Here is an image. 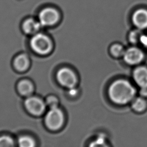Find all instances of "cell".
Listing matches in <instances>:
<instances>
[{"label":"cell","mask_w":147,"mask_h":147,"mask_svg":"<svg viewBox=\"0 0 147 147\" xmlns=\"http://www.w3.org/2000/svg\"><path fill=\"white\" fill-rule=\"evenodd\" d=\"M132 21L137 28L142 30L147 28V10L139 9L132 16Z\"/></svg>","instance_id":"9c48e42d"},{"label":"cell","mask_w":147,"mask_h":147,"mask_svg":"<svg viewBox=\"0 0 147 147\" xmlns=\"http://www.w3.org/2000/svg\"><path fill=\"white\" fill-rule=\"evenodd\" d=\"M139 42H140L144 47L147 48V35L142 33L140 37Z\"/></svg>","instance_id":"ffe728a7"},{"label":"cell","mask_w":147,"mask_h":147,"mask_svg":"<svg viewBox=\"0 0 147 147\" xmlns=\"http://www.w3.org/2000/svg\"><path fill=\"white\" fill-rule=\"evenodd\" d=\"M25 107L29 113L33 115H40L45 110V104L39 98L29 97L25 102Z\"/></svg>","instance_id":"ba28073f"},{"label":"cell","mask_w":147,"mask_h":147,"mask_svg":"<svg viewBox=\"0 0 147 147\" xmlns=\"http://www.w3.org/2000/svg\"><path fill=\"white\" fill-rule=\"evenodd\" d=\"M0 147H14L13 141L7 136L0 137Z\"/></svg>","instance_id":"ac0fdd59"},{"label":"cell","mask_w":147,"mask_h":147,"mask_svg":"<svg viewBox=\"0 0 147 147\" xmlns=\"http://www.w3.org/2000/svg\"><path fill=\"white\" fill-rule=\"evenodd\" d=\"M64 122V115L62 111L57 107L51 108L45 117V123L48 127L52 130L59 129Z\"/></svg>","instance_id":"5b68a950"},{"label":"cell","mask_w":147,"mask_h":147,"mask_svg":"<svg viewBox=\"0 0 147 147\" xmlns=\"http://www.w3.org/2000/svg\"><path fill=\"white\" fill-rule=\"evenodd\" d=\"M133 79L141 88L147 87V68L138 67L133 71Z\"/></svg>","instance_id":"30bf717a"},{"label":"cell","mask_w":147,"mask_h":147,"mask_svg":"<svg viewBox=\"0 0 147 147\" xmlns=\"http://www.w3.org/2000/svg\"><path fill=\"white\" fill-rule=\"evenodd\" d=\"M36 17L44 30L57 25L61 20L62 15L57 7L46 5L38 10Z\"/></svg>","instance_id":"3957f363"},{"label":"cell","mask_w":147,"mask_h":147,"mask_svg":"<svg viewBox=\"0 0 147 147\" xmlns=\"http://www.w3.org/2000/svg\"><path fill=\"white\" fill-rule=\"evenodd\" d=\"M69 93L71 95H75L76 93H77V91L76 90L74 87H71L69 88Z\"/></svg>","instance_id":"7402d4cb"},{"label":"cell","mask_w":147,"mask_h":147,"mask_svg":"<svg viewBox=\"0 0 147 147\" xmlns=\"http://www.w3.org/2000/svg\"><path fill=\"white\" fill-rule=\"evenodd\" d=\"M14 67L20 71H22L25 70L29 65V59L27 55L25 53H20L18 55L14 60Z\"/></svg>","instance_id":"8fae6325"},{"label":"cell","mask_w":147,"mask_h":147,"mask_svg":"<svg viewBox=\"0 0 147 147\" xmlns=\"http://www.w3.org/2000/svg\"><path fill=\"white\" fill-rule=\"evenodd\" d=\"M47 104L50 107V108L56 107L58 104L57 99L53 96H49L47 98Z\"/></svg>","instance_id":"d6986e66"},{"label":"cell","mask_w":147,"mask_h":147,"mask_svg":"<svg viewBox=\"0 0 147 147\" xmlns=\"http://www.w3.org/2000/svg\"><path fill=\"white\" fill-rule=\"evenodd\" d=\"M124 61L128 64L136 65L139 64L144 59L143 52L138 48L132 47L125 50L123 55Z\"/></svg>","instance_id":"52a82bcc"},{"label":"cell","mask_w":147,"mask_h":147,"mask_svg":"<svg viewBox=\"0 0 147 147\" xmlns=\"http://www.w3.org/2000/svg\"><path fill=\"white\" fill-rule=\"evenodd\" d=\"M28 46L36 54L46 56L54 49V42L51 36L44 30L28 38Z\"/></svg>","instance_id":"7a4b0ae2"},{"label":"cell","mask_w":147,"mask_h":147,"mask_svg":"<svg viewBox=\"0 0 147 147\" xmlns=\"http://www.w3.org/2000/svg\"><path fill=\"white\" fill-rule=\"evenodd\" d=\"M18 90L22 95L28 96L32 93L33 87L30 82L23 80L19 83L18 85Z\"/></svg>","instance_id":"7c38bea8"},{"label":"cell","mask_w":147,"mask_h":147,"mask_svg":"<svg viewBox=\"0 0 147 147\" xmlns=\"http://www.w3.org/2000/svg\"><path fill=\"white\" fill-rule=\"evenodd\" d=\"M142 30L137 28L131 31L129 34V40L132 44H137L139 42L141 36L142 34Z\"/></svg>","instance_id":"9a60e30c"},{"label":"cell","mask_w":147,"mask_h":147,"mask_svg":"<svg viewBox=\"0 0 147 147\" xmlns=\"http://www.w3.org/2000/svg\"><path fill=\"white\" fill-rule=\"evenodd\" d=\"M19 147H35L34 141L28 136H23L18 140Z\"/></svg>","instance_id":"5bb4252c"},{"label":"cell","mask_w":147,"mask_h":147,"mask_svg":"<svg viewBox=\"0 0 147 147\" xmlns=\"http://www.w3.org/2000/svg\"><path fill=\"white\" fill-rule=\"evenodd\" d=\"M131 107L136 111H142L146 107V102L142 98L137 97L133 99Z\"/></svg>","instance_id":"4fadbf2b"},{"label":"cell","mask_w":147,"mask_h":147,"mask_svg":"<svg viewBox=\"0 0 147 147\" xmlns=\"http://www.w3.org/2000/svg\"><path fill=\"white\" fill-rule=\"evenodd\" d=\"M140 94L142 96H147V87L141 88Z\"/></svg>","instance_id":"44dd1931"},{"label":"cell","mask_w":147,"mask_h":147,"mask_svg":"<svg viewBox=\"0 0 147 147\" xmlns=\"http://www.w3.org/2000/svg\"><path fill=\"white\" fill-rule=\"evenodd\" d=\"M57 79L62 86L69 88L75 87L76 83V78L75 74L67 68H61L58 71Z\"/></svg>","instance_id":"8992f818"},{"label":"cell","mask_w":147,"mask_h":147,"mask_svg":"<svg viewBox=\"0 0 147 147\" xmlns=\"http://www.w3.org/2000/svg\"><path fill=\"white\" fill-rule=\"evenodd\" d=\"M136 90L127 80L118 79L109 87L108 94L110 99L118 105H125L133 100Z\"/></svg>","instance_id":"6da1fadb"},{"label":"cell","mask_w":147,"mask_h":147,"mask_svg":"<svg viewBox=\"0 0 147 147\" xmlns=\"http://www.w3.org/2000/svg\"><path fill=\"white\" fill-rule=\"evenodd\" d=\"M21 29L24 34L30 37L44 30L40 22L34 16H28L21 22Z\"/></svg>","instance_id":"277c9868"},{"label":"cell","mask_w":147,"mask_h":147,"mask_svg":"<svg viewBox=\"0 0 147 147\" xmlns=\"http://www.w3.org/2000/svg\"><path fill=\"white\" fill-rule=\"evenodd\" d=\"M89 147H109V145L107 144L106 140H105V137L100 135L98 138L91 142L90 145Z\"/></svg>","instance_id":"e0dca14e"},{"label":"cell","mask_w":147,"mask_h":147,"mask_svg":"<svg viewBox=\"0 0 147 147\" xmlns=\"http://www.w3.org/2000/svg\"><path fill=\"white\" fill-rule=\"evenodd\" d=\"M125 51V50L124 49L123 47L119 44H113L110 48V52L111 55L115 57H119L123 56Z\"/></svg>","instance_id":"2e32d148"}]
</instances>
